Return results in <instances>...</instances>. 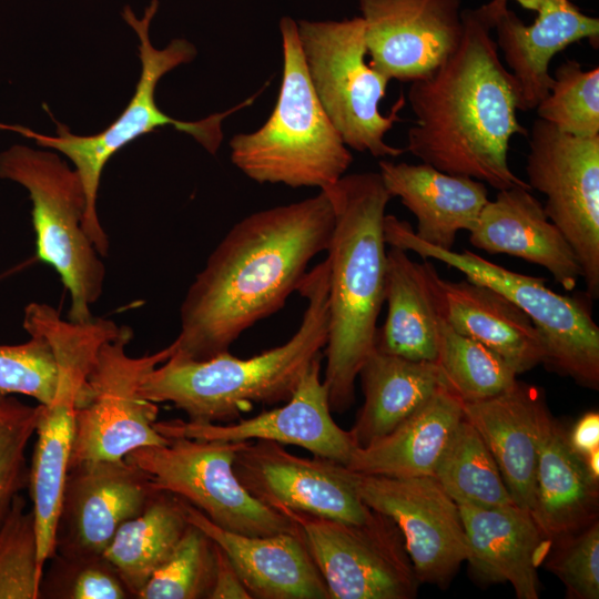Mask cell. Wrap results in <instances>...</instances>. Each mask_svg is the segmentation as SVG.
I'll list each match as a JSON object with an SVG mask.
<instances>
[{"mask_svg":"<svg viewBox=\"0 0 599 599\" xmlns=\"http://www.w3.org/2000/svg\"><path fill=\"white\" fill-rule=\"evenodd\" d=\"M333 227L334 210L324 190L235 223L186 291L170 356L205 361L229 352L298 290L309 262L327 251Z\"/></svg>","mask_w":599,"mask_h":599,"instance_id":"1","label":"cell"},{"mask_svg":"<svg viewBox=\"0 0 599 599\" xmlns=\"http://www.w3.org/2000/svg\"><path fill=\"white\" fill-rule=\"evenodd\" d=\"M461 19L456 51L429 75L410 82L407 99L415 121L405 150L439 171L498 191L530 189L508 163L510 139L528 135L517 118V82L499 57L484 7L461 10Z\"/></svg>","mask_w":599,"mask_h":599,"instance_id":"2","label":"cell"},{"mask_svg":"<svg viewBox=\"0 0 599 599\" xmlns=\"http://www.w3.org/2000/svg\"><path fill=\"white\" fill-rule=\"evenodd\" d=\"M323 190L334 210L326 257L328 337L323 382L331 410L343 413L353 405L355 380L375 349L386 287L384 219L392 196L379 172L343 175Z\"/></svg>","mask_w":599,"mask_h":599,"instance_id":"3","label":"cell"},{"mask_svg":"<svg viewBox=\"0 0 599 599\" xmlns=\"http://www.w3.org/2000/svg\"><path fill=\"white\" fill-rule=\"evenodd\" d=\"M328 261L306 272L297 292L307 305L284 344L246 359L230 351L205 361L170 356L144 377L140 392L153 403H171L196 424H222L253 404L287 402L328 337Z\"/></svg>","mask_w":599,"mask_h":599,"instance_id":"4","label":"cell"},{"mask_svg":"<svg viewBox=\"0 0 599 599\" xmlns=\"http://www.w3.org/2000/svg\"><path fill=\"white\" fill-rule=\"evenodd\" d=\"M159 9V1L151 0L141 18L130 6L122 10L123 20L133 29L139 39L141 72L135 91L120 115L104 130L92 135H78L65 125L57 123V134L47 135L21 125L0 123V129L18 132L35 141L40 146L52 149L65 155L78 173L84 196V230L102 257L110 250L97 210L99 186L109 160L135 139L158 128L172 125L176 131L191 135L209 153L215 154L223 141V121L232 113L250 105L256 95L230 110L217 112L199 121H182L163 112L155 101V89L160 79L181 64L194 60L195 47L186 39H173L165 48L153 47L150 26Z\"/></svg>","mask_w":599,"mask_h":599,"instance_id":"5","label":"cell"},{"mask_svg":"<svg viewBox=\"0 0 599 599\" xmlns=\"http://www.w3.org/2000/svg\"><path fill=\"white\" fill-rule=\"evenodd\" d=\"M280 32L283 73L276 104L261 128L233 135L231 161L261 184L323 190L345 175L353 155L314 92L296 21L283 17Z\"/></svg>","mask_w":599,"mask_h":599,"instance_id":"6","label":"cell"},{"mask_svg":"<svg viewBox=\"0 0 599 599\" xmlns=\"http://www.w3.org/2000/svg\"><path fill=\"white\" fill-rule=\"evenodd\" d=\"M0 179L29 194L37 256L60 276L70 295L68 318L84 322L100 300L105 266L84 230L80 177L58 153L14 144L0 152Z\"/></svg>","mask_w":599,"mask_h":599,"instance_id":"7","label":"cell"},{"mask_svg":"<svg viewBox=\"0 0 599 599\" xmlns=\"http://www.w3.org/2000/svg\"><path fill=\"white\" fill-rule=\"evenodd\" d=\"M387 245L434 258L466 278L502 294L531 319L545 349L544 364L592 389L599 387V327L587 302L558 294L545 280L519 274L464 251L443 250L418 238L406 221L385 215Z\"/></svg>","mask_w":599,"mask_h":599,"instance_id":"8","label":"cell"},{"mask_svg":"<svg viewBox=\"0 0 599 599\" xmlns=\"http://www.w3.org/2000/svg\"><path fill=\"white\" fill-rule=\"evenodd\" d=\"M296 23L314 92L346 146L375 158L403 154L405 149L389 145L384 138L400 120L405 100L400 95L392 112L382 114L379 103L390 80L366 62L362 17Z\"/></svg>","mask_w":599,"mask_h":599,"instance_id":"9","label":"cell"},{"mask_svg":"<svg viewBox=\"0 0 599 599\" xmlns=\"http://www.w3.org/2000/svg\"><path fill=\"white\" fill-rule=\"evenodd\" d=\"M132 337L129 327L98 353L74 403L69 469L85 461L122 459L138 448L169 441L154 426L158 404L144 398L140 387L146 374L170 357L171 347L133 357L126 353Z\"/></svg>","mask_w":599,"mask_h":599,"instance_id":"10","label":"cell"},{"mask_svg":"<svg viewBox=\"0 0 599 599\" xmlns=\"http://www.w3.org/2000/svg\"><path fill=\"white\" fill-rule=\"evenodd\" d=\"M125 459L141 468L159 490L191 504L219 527L247 536L296 532L287 516L254 498L238 481L233 461L244 441L166 437Z\"/></svg>","mask_w":599,"mask_h":599,"instance_id":"11","label":"cell"},{"mask_svg":"<svg viewBox=\"0 0 599 599\" xmlns=\"http://www.w3.org/2000/svg\"><path fill=\"white\" fill-rule=\"evenodd\" d=\"M373 510V509H372ZM303 532L329 599H412L420 583L397 525L374 511L346 522L281 508Z\"/></svg>","mask_w":599,"mask_h":599,"instance_id":"12","label":"cell"},{"mask_svg":"<svg viewBox=\"0 0 599 599\" xmlns=\"http://www.w3.org/2000/svg\"><path fill=\"white\" fill-rule=\"evenodd\" d=\"M528 185L572 247L587 296L599 297V135L580 138L536 119L528 132Z\"/></svg>","mask_w":599,"mask_h":599,"instance_id":"13","label":"cell"},{"mask_svg":"<svg viewBox=\"0 0 599 599\" xmlns=\"http://www.w3.org/2000/svg\"><path fill=\"white\" fill-rule=\"evenodd\" d=\"M346 473L359 498L397 525L419 582L445 586L469 548L459 507L439 483L433 476Z\"/></svg>","mask_w":599,"mask_h":599,"instance_id":"14","label":"cell"},{"mask_svg":"<svg viewBox=\"0 0 599 599\" xmlns=\"http://www.w3.org/2000/svg\"><path fill=\"white\" fill-rule=\"evenodd\" d=\"M233 469L254 498L276 510L287 508L355 524L373 512L357 495L344 465L293 455L275 441H244Z\"/></svg>","mask_w":599,"mask_h":599,"instance_id":"15","label":"cell"},{"mask_svg":"<svg viewBox=\"0 0 599 599\" xmlns=\"http://www.w3.org/2000/svg\"><path fill=\"white\" fill-rule=\"evenodd\" d=\"M496 44L519 91V111H530L549 93L552 58L583 39L598 48L599 19L570 0H491L483 6Z\"/></svg>","mask_w":599,"mask_h":599,"instance_id":"16","label":"cell"},{"mask_svg":"<svg viewBox=\"0 0 599 599\" xmlns=\"http://www.w3.org/2000/svg\"><path fill=\"white\" fill-rule=\"evenodd\" d=\"M159 491L136 465L122 459L69 469L55 534V555L103 556L119 527L139 516Z\"/></svg>","mask_w":599,"mask_h":599,"instance_id":"17","label":"cell"},{"mask_svg":"<svg viewBox=\"0 0 599 599\" xmlns=\"http://www.w3.org/2000/svg\"><path fill=\"white\" fill-rule=\"evenodd\" d=\"M460 0H358L369 65L388 80L413 82L458 48Z\"/></svg>","mask_w":599,"mask_h":599,"instance_id":"18","label":"cell"},{"mask_svg":"<svg viewBox=\"0 0 599 599\" xmlns=\"http://www.w3.org/2000/svg\"><path fill=\"white\" fill-rule=\"evenodd\" d=\"M322 355L312 362L285 405L238 423L196 424L172 419L155 423L164 437H189L215 441L264 439L295 445L314 456L346 466L357 447L349 430L332 417L328 393L321 379Z\"/></svg>","mask_w":599,"mask_h":599,"instance_id":"19","label":"cell"},{"mask_svg":"<svg viewBox=\"0 0 599 599\" xmlns=\"http://www.w3.org/2000/svg\"><path fill=\"white\" fill-rule=\"evenodd\" d=\"M182 506L186 520L223 549L252 598L329 599L301 529L247 536L219 527L184 499Z\"/></svg>","mask_w":599,"mask_h":599,"instance_id":"20","label":"cell"},{"mask_svg":"<svg viewBox=\"0 0 599 599\" xmlns=\"http://www.w3.org/2000/svg\"><path fill=\"white\" fill-rule=\"evenodd\" d=\"M469 242L490 254H507L545 267L565 290L572 291L582 271L562 233L548 219L530 189L499 190L484 206Z\"/></svg>","mask_w":599,"mask_h":599,"instance_id":"21","label":"cell"},{"mask_svg":"<svg viewBox=\"0 0 599 599\" xmlns=\"http://www.w3.org/2000/svg\"><path fill=\"white\" fill-rule=\"evenodd\" d=\"M598 479L547 406L539 418L538 459L529 510L547 541H559L583 530L598 515Z\"/></svg>","mask_w":599,"mask_h":599,"instance_id":"22","label":"cell"},{"mask_svg":"<svg viewBox=\"0 0 599 599\" xmlns=\"http://www.w3.org/2000/svg\"><path fill=\"white\" fill-rule=\"evenodd\" d=\"M379 174L392 197H399L416 217V236L453 250L459 231L470 232L489 201L486 184L448 174L429 164L379 161Z\"/></svg>","mask_w":599,"mask_h":599,"instance_id":"23","label":"cell"},{"mask_svg":"<svg viewBox=\"0 0 599 599\" xmlns=\"http://www.w3.org/2000/svg\"><path fill=\"white\" fill-rule=\"evenodd\" d=\"M545 407L541 392L518 380L499 395L463 403L464 417L484 439L514 501L528 511L534 500L539 418Z\"/></svg>","mask_w":599,"mask_h":599,"instance_id":"24","label":"cell"},{"mask_svg":"<svg viewBox=\"0 0 599 599\" xmlns=\"http://www.w3.org/2000/svg\"><path fill=\"white\" fill-rule=\"evenodd\" d=\"M440 313L458 333L502 356L517 374L544 363L541 337L529 316L495 290L469 280L435 276Z\"/></svg>","mask_w":599,"mask_h":599,"instance_id":"25","label":"cell"},{"mask_svg":"<svg viewBox=\"0 0 599 599\" xmlns=\"http://www.w3.org/2000/svg\"><path fill=\"white\" fill-rule=\"evenodd\" d=\"M458 507L473 569L488 581H508L519 599H537V559L546 539L530 512L517 505Z\"/></svg>","mask_w":599,"mask_h":599,"instance_id":"26","label":"cell"},{"mask_svg":"<svg viewBox=\"0 0 599 599\" xmlns=\"http://www.w3.org/2000/svg\"><path fill=\"white\" fill-rule=\"evenodd\" d=\"M432 263L414 262L407 251H387V316L375 348L412 361L436 362L443 318Z\"/></svg>","mask_w":599,"mask_h":599,"instance_id":"27","label":"cell"},{"mask_svg":"<svg viewBox=\"0 0 599 599\" xmlns=\"http://www.w3.org/2000/svg\"><path fill=\"white\" fill-rule=\"evenodd\" d=\"M81 386L59 372V385L50 405H41L35 443L29 465L28 489L38 537V562L42 572L55 556V534L73 441L74 403Z\"/></svg>","mask_w":599,"mask_h":599,"instance_id":"28","label":"cell"},{"mask_svg":"<svg viewBox=\"0 0 599 599\" xmlns=\"http://www.w3.org/2000/svg\"><path fill=\"white\" fill-rule=\"evenodd\" d=\"M463 417V402L441 386L387 435L356 447L346 467L361 474L397 478L433 476Z\"/></svg>","mask_w":599,"mask_h":599,"instance_id":"29","label":"cell"},{"mask_svg":"<svg viewBox=\"0 0 599 599\" xmlns=\"http://www.w3.org/2000/svg\"><path fill=\"white\" fill-rule=\"evenodd\" d=\"M357 377L365 398L349 430L357 447L387 435L445 387L436 362L412 361L376 348Z\"/></svg>","mask_w":599,"mask_h":599,"instance_id":"30","label":"cell"},{"mask_svg":"<svg viewBox=\"0 0 599 599\" xmlns=\"http://www.w3.org/2000/svg\"><path fill=\"white\" fill-rule=\"evenodd\" d=\"M187 526L182 499L159 490L139 516L119 527L103 556L132 598L171 556Z\"/></svg>","mask_w":599,"mask_h":599,"instance_id":"31","label":"cell"},{"mask_svg":"<svg viewBox=\"0 0 599 599\" xmlns=\"http://www.w3.org/2000/svg\"><path fill=\"white\" fill-rule=\"evenodd\" d=\"M433 477L458 506L516 505L484 439L465 417L450 435Z\"/></svg>","mask_w":599,"mask_h":599,"instance_id":"32","label":"cell"},{"mask_svg":"<svg viewBox=\"0 0 599 599\" xmlns=\"http://www.w3.org/2000/svg\"><path fill=\"white\" fill-rule=\"evenodd\" d=\"M22 327L30 336L45 339L59 372L69 374L83 388L101 346L129 328L95 316L84 322H73L63 318L52 305L39 302L24 307Z\"/></svg>","mask_w":599,"mask_h":599,"instance_id":"33","label":"cell"},{"mask_svg":"<svg viewBox=\"0 0 599 599\" xmlns=\"http://www.w3.org/2000/svg\"><path fill=\"white\" fill-rule=\"evenodd\" d=\"M444 385L463 403L499 395L517 383V373L498 353L456 332L444 317L436 359Z\"/></svg>","mask_w":599,"mask_h":599,"instance_id":"34","label":"cell"},{"mask_svg":"<svg viewBox=\"0 0 599 599\" xmlns=\"http://www.w3.org/2000/svg\"><path fill=\"white\" fill-rule=\"evenodd\" d=\"M538 118L580 138L599 135V68L582 70L576 60L556 68L547 97L536 106Z\"/></svg>","mask_w":599,"mask_h":599,"instance_id":"35","label":"cell"},{"mask_svg":"<svg viewBox=\"0 0 599 599\" xmlns=\"http://www.w3.org/2000/svg\"><path fill=\"white\" fill-rule=\"evenodd\" d=\"M214 571V542L200 528L189 522L171 556L151 576L136 598H209Z\"/></svg>","mask_w":599,"mask_h":599,"instance_id":"36","label":"cell"},{"mask_svg":"<svg viewBox=\"0 0 599 599\" xmlns=\"http://www.w3.org/2000/svg\"><path fill=\"white\" fill-rule=\"evenodd\" d=\"M43 572L32 508L18 495L0 525V599H38Z\"/></svg>","mask_w":599,"mask_h":599,"instance_id":"37","label":"cell"},{"mask_svg":"<svg viewBox=\"0 0 599 599\" xmlns=\"http://www.w3.org/2000/svg\"><path fill=\"white\" fill-rule=\"evenodd\" d=\"M41 404L31 406L0 394V525L14 498L28 489L27 449L35 434Z\"/></svg>","mask_w":599,"mask_h":599,"instance_id":"38","label":"cell"},{"mask_svg":"<svg viewBox=\"0 0 599 599\" xmlns=\"http://www.w3.org/2000/svg\"><path fill=\"white\" fill-rule=\"evenodd\" d=\"M59 385V368L50 345L39 336L20 344H0V394L24 395L50 405Z\"/></svg>","mask_w":599,"mask_h":599,"instance_id":"39","label":"cell"},{"mask_svg":"<svg viewBox=\"0 0 599 599\" xmlns=\"http://www.w3.org/2000/svg\"><path fill=\"white\" fill-rule=\"evenodd\" d=\"M42 577L40 598H132L113 565L104 557L67 558L55 555Z\"/></svg>","mask_w":599,"mask_h":599,"instance_id":"40","label":"cell"},{"mask_svg":"<svg viewBox=\"0 0 599 599\" xmlns=\"http://www.w3.org/2000/svg\"><path fill=\"white\" fill-rule=\"evenodd\" d=\"M561 544L547 567L578 599L599 598V524L559 540ZM558 542V541H557Z\"/></svg>","mask_w":599,"mask_h":599,"instance_id":"41","label":"cell"},{"mask_svg":"<svg viewBox=\"0 0 599 599\" xmlns=\"http://www.w3.org/2000/svg\"><path fill=\"white\" fill-rule=\"evenodd\" d=\"M213 541V540H212ZM214 542V541H213ZM215 571L213 587L210 592V599H251V595L245 588L237 571L231 560L214 542Z\"/></svg>","mask_w":599,"mask_h":599,"instance_id":"42","label":"cell"},{"mask_svg":"<svg viewBox=\"0 0 599 599\" xmlns=\"http://www.w3.org/2000/svg\"><path fill=\"white\" fill-rule=\"evenodd\" d=\"M571 447L581 456L599 448V414H585L568 435Z\"/></svg>","mask_w":599,"mask_h":599,"instance_id":"43","label":"cell"},{"mask_svg":"<svg viewBox=\"0 0 599 599\" xmlns=\"http://www.w3.org/2000/svg\"><path fill=\"white\" fill-rule=\"evenodd\" d=\"M590 474L598 479L599 477V448L583 456Z\"/></svg>","mask_w":599,"mask_h":599,"instance_id":"44","label":"cell"}]
</instances>
